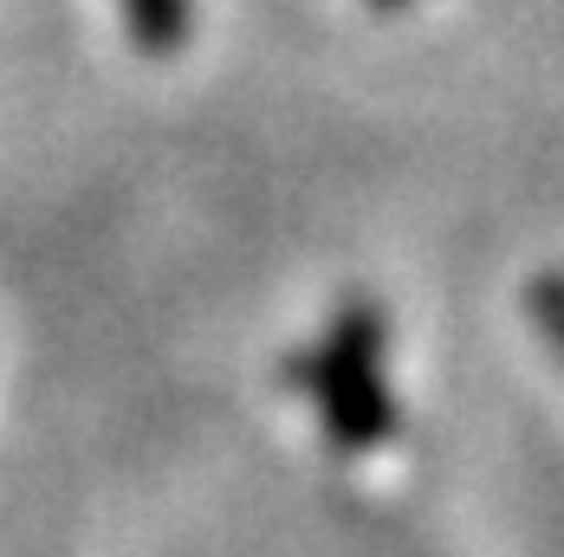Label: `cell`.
<instances>
[{
  "label": "cell",
  "instance_id": "obj_1",
  "mask_svg": "<svg viewBox=\"0 0 564 557\" xmlns=\"http://www.w3.org/2000/svg\"><path fill=\"white\" fill-rule=\"evenodd\" d=\"M299 376L325 415V435L344 454H370L395 435V395L383 383V318L370 305H344L325 343L299 363Z\"/></svg>",
  "mask_w": 564,
  "mask_h": 557
},
{
  "label": "cell",
  "instance_id": "obj_2",
  "mask_svg": "<svg viewBox=\"0 0 564 557\" xmlns=\"http://www.w3.org/2000/svg\"><path fill=\"white\" fill-rule=\"evenodd\" d=\"M130 13V33L150 46V53H170L188 40V0H123Z\"/></svg>",
  "mask_w": 564,
  "mask_h": 557
},
{
  "label": "cell",
  "instance_id": "obj_4",
  "mask_svg": "<svg viewBox=\"0 0 564 557\" xmlns=\"http://www.w3.org/2000/svg\"><path fill=\"white\" fill-rule=\"evenodd\" d=\"M370 7H383V13H390V7H409V0H370Z\"/></svg>",
  "mask_w": 564,
  "mask_h": 557
},
{
  "label": "cell",
  "instance_id": "obj_3",
  "mask_svg": "<svg viewBox=\"0 0 564 557\" xmlns=\"http://www.w3.org/2000/svg\"><path fill=\"white\" fill-rule=\"evenodd\" d=\"M525 312H532L539 337L564 357V273H539L532 278V285H525Z\"/></svg>",
  "mask_w": 564,
  "mask_h": 557
}]
</instances>
